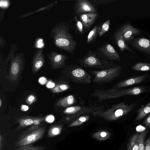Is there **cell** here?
I'll use <instances>...</instances> for the list:
<instances>
[{
	"mask_svg": "<svg viewBox=\"0 0 150 150\" xmlns=\"http://www.w3.org/2000/svg\"><path fill=\"white\" fill-rule=\"evenodd\" d=\"M95 6L88 1L77 0L76 1L74 9V14L76 15L88 13H97Z\"/></svg>",
	"mask_w": 150,
	"mask_h": 150,
	"instance_id": "cell-12",
	"label": "cell"
},
{
	"mask_svg": "<svg viewBox=\"0 0 150 150\" xmlns=\"http://www.w3.org/2000/svg\"><path fill=\"white\" fill-rule=\"evenodd\" d=\"M1 99H0V107H1Z\"/></svg>",
	"mask_w": 150,
	"mask_h": 150,
	"instance_id": "cell-42",
	"label": "cell"
},
{
	"mask_svg": "<svg viewBox=\"0 0 150 150\" xmlns=\"http://www.w3.org/2000/svg\"><path fill=\"white\" fill-rule=\"evenodd\" d=\"M59 132V130L58 128H55L52 130L53 133L55 134H57Z\"/></svg>",
	"mask_w": 150,
	"mask_h": 150,
	"instance_id": "cell-40",
	"label": "cell"
},
{
	"mask_svg": "<svg viewBox=\"0 0 150 150\" xmlns=\"http://www.w3.org/2000/svg\"><path fill=\"white\" fill-rule=\"evenodd\" d=\"M143 124L146 127L150 128V114L144 120Z\"/></svg>",
	"mask_w": 150,
	"mask_h": 150,
	"instance_id": "cell-30",
	"label": "cell"
},
{
	"mask_svg": "<svg viewBox=\"0 0 150 150\" xmlns=\"http://www.w3.org/2000/svg\"><path fill=\"white\" fill-rule=\"evenodd\" d=\"M145 88L143 86H136L129 88H114L107 90L94 89L90 96L98 98L97 103L104 100L115 98L127 95H137L144 92Z\"/></svg>",
	"mask_w": 150,
	"mask_h": 150,
	"instance_id": "cell-2",
	"label": "cell"
},
{
	"mask_svg": "<svg viewBox=\"0 0 150 150\" xmlns=\"http://www.w3.org/2000/svg\"><path fill=\"white\" fill-rule=\"evenodd\" d=\"M122 69V66L115 64L104 69L89 70V71L94 76L93 82L100 85L108 83L114 80L120 75Z\"/></svg>",
	"mask_w": 150,
	"mask_h": 150,
	"instance_id": "cell-4",
	"label": "cell"
},
{
	"mask_svg": "<svg viewBox=\"0 0 150 150\" xmlns=\"http://www.w3.org/2000/svg\"><path fill=\"white\" fill-rule=\"evenodd\" d=\"M108 107V105H76L68 108L65 109L63 112L64 114L67 115L66 117L67 121L72 122L81 115L85 114L93 115L94 112L105 110Z\"/></svg>",
	"mask_w": 150,
	"mask_h": 150,
	"instance_id": "cell-6",
	"label": "cell"
},
{
	"mask_svg": "<svg viewBox=\"0 0 150 150\" xmlns=\"http://www.w3.org/2000/svg\"><path fill=\"white\" fill-rule=\"evenodd\" d=\"M6 44V42L3 37L1 35H0V48L1 49L3 48Z\"/></svg>",
	"mask_w": 150,
	"mask_h": 150,
	"instance_id": "cell-34",
	"label": "cell"
},
{
	"mask_svg": "<svg viewBox=\"0 0 150 150\" xmlns=\"http://www.w3.org/2000/svg\"><path fill=\"white\" fill-rule=\"evenodd\" d=\"M90 118L89 115H81L74 120L69 125V127H74L81 125L88 121Z\"/></svg>",
	"mask_w": 150,
	"mask_h": 150,
	"instance_id": "cell-23",
	"label": "cell"
},
{
	"mask_svg": "<svg viewBox=\"0 0 150 150\" xmlns=\"http://www.w3.org/2000/svg\"><path fill=\"white\" fill-rule=\"evenodd\" d=\"M29 109L28 106L26 105H22L21 107V110L23 111H26Z\"/></svg>",
	"mask_w": 150,
	"mask_h": 150,
	"instance_id": "cell-39",
	"label": "cell"
},
{
	"mask_svg": "<svg viewBox=\"0 0 150 150\" xmlns=\"http://www.w3.org/2000/svg\"><path fill=\"white\" fill-rule=\"evenodd\" d=\"M55 84L51 81H49L47 84L46 86L48 88H53L55 86Z\"/></svg>",
	"mask_w": 150,
	"mask_h": 150,
	"instance_id": "cell-38",
	"label": "cell"
},
{
	"mask_svg": "<svg viewBox=\"0 0 150 150\" xmlns=\"http://www.w3.org/2000/svg\"><path fill=\"white\" fill-rule=\"evenodd\" d=\"M48 58L51 66L54 68H65L66 61L68 57L62 53L52 50L47 54Z\"/></svg>",
	"mask_w": 150,
	"mask_h": 150,
	"instance_id": "cell-11",
	"label": "cell"
},
{
	"mask_svg": "<svg viewBox=\"0 0 150 150\" xmlns=\"http://www.w3.org/2000/svg\"><path fill=\"white\" fill-rule=\"evenodd\" d=\"M33 123L36 125L38 124L39 123V122L37 120H34L33 121Z\"/></svg>",
	"mask_w": 150,
	"mask_h": 150,
	"instance_id": "cell-41",
	"label": "cell"
},
{
	"mask_svg": "<svg viewBox=\"0 0 150 150\" xmlns=\"http://www.w3.org/2000/svg\"><path fill=\"white\" fill-rule=\"evenodd\" d=\"M24 53L17 52L10 60L9 78L12 81L17 79L24 65L25 59Z\"/></svg>",
	"mask_w": 150,
	"mask_h": 150,
	"instance_id": "cell-8",
	"label": "cell"
},
{
	"mask_svg": "<svg viewBox=\"0 0 150 150\" xmlns=\"http://www.w3.org/2000/svg\"><path fill=\"white\" fill-rule=\"evenodd\" d=\"M111 135V133L109 132L101 130L94 133L92 135V137L98 141H103L108 139Z\"/></svg>",
	"mask_w": 150,
	"mask_h": 150,
	"instance_id": "cell-22",
	"label": "cell"
},
{
	"mask_svg": "<svg viewBox=\"0 0 150 150\" xmlns=\"http://www.w3.org/2000/svg\"><path fill=\"white\" fill-rule=\"evenodd\" d=\"M47 81L46 79L43 77L40 78L39 80V82L42 85L45 84L46 83Z\"/></svg>",
	"mask_w": 150,
	"mask_h": 150,
	"instance_id": "cell-37",
	"label": "cell"
},
{
	"mask_svg": "<svg viewBox=\"0 0 150 150\" xmlns=\"http://www.w3.org/2000/svg\"><path fill=\"white\" fill-rule=\"evenodd\" d=\"M54 120V117L52 115H50L48 116L46 118V121L50 123H51L53 122Z\"/></svg>",
	"mask_w": 150,
	"mask_h": 150,
	"instance_id": "cell-35",
	"label": "cell"
},
{
	"mask_svg": "<svg viewBox=\"0 0 150 150\" xmlns=\"http://www.w3.org/2000/svg\"><path fill=\"white\" fill-rule=\"evenodd\" d=\"M138 114L135 118V121H139L150 113V102L140 108L137 111Z\"/></svg>",
	"mask_w": 150,
	"mask_h": 150,
	"instance_id": "cell-20",
	"label": "cell"
},
{
	"mask_svg": "<svg viewBox=\"0 0 150 150\" xmlns=\"http://www.w3.org/2000/svg\"><path fill=\"white\" fill-rule=\"evenodd\" d=\"M136 105L135 103L128 105L124 102L113 105L109 108L95 112L92 115L95 117H101L106 120L114 121L128 114L133 110Z\"/></svg>",
	"mask_w": 150,
	"mask_h": 150,
	"instance_id": "cell-3",
	"label": "cell"
},
{
	"mask_svg": "<svg viewBox=\"0 0 150 150\" xmlns=\"http://www.w3.org/2000/svg\"><path fill=\"white\" fill-rule=\"evenodd\" d=\"M57 2V1H55L54 2L51 4L50 5H49L46 6L41 8L38 9L37 10L33 11V12H31V13H29L28 14L22 15L19 18H22L30 14L35 13L36 12H38L46 9H48L51 8L52 6H53L55 4H56Z\"/></svg>",
	"mask_w": 150,
	"mask_h": 150,
	"instance_id": "cell-28",
	"label": "cell"
},
{
	"mask_svg": "<svg viewBox=\"0 0 150 150\" xmlns=\"http://www.w3.org/2000/svg\"><path fill=\"white\" fill-rule=\"evenodd\" d=\"M112 38L119 48L120 50L125 54L124 51L127 50L132 54L135 55L134 52L127 45L122 35L117 30L114 33Z\"/></svg>",
	"mask_w": 150,
	"mask_h": 150,
	"instance_id": "cell-18",
	"label": "cell"
},
{
	"mask_svg": "<svg viewBox=\"0 0 150 150\" xmlns=\"http://www.w3.org/2000/svg\"><path fill=\"white\" fill-rule=\"evenodd\" d=\"M149 132V130H146L139 133L138 140V150H145V139Z\"/></svg>",
	"mask_w": 150,
	"mask_h": 150,
	"instance_id": "cell-25",
	"label": "cell"
},
{
	"mask_svg": "<svg viewBox=\"0 0 150 150\" xmlns=\"http://www.w3.org/2000/svg\"><path fill=\"white\" fill-rule=\"evenodd\" d=\"M35 98L32 95L30 96L27 100V102L29 104H31L35 100Z\"/></svg>",
	"mask_w": 150,
	"mask_h": 150,
	"instance_id": "cell-33",
	"label": "cell"
},
{
	"mask_svg": "<svg viewBox=\"0 0 150 150\" xmlns=\"http://www.w3.org/2000/svg\"><path fill=\"white\" fill-rule=\"evenodd\" d=\"M80 66L83 68H93L104 69L114 66L112 61L103 60L98 58L96 53L89 50L81 59L78 60Z\"/></svg>",
	"mask_w": 150,
	"mask_h": 150,
	"instance_id": "cell-7",
	"label": "cell"
},
{
	"mask_svg": "<svg viewBox=\"0 0 150 150\" xmlns=\"http://www.w3.org/2000/svg\"><path fill=\"white\" fill-rule=\"evenodd\" d=\"M134 49L150 56V39L140 37L135 38L129 43Z\"/></svg>",
	"mask_w": 150,
	"mask_h": 150,
	"instance_id": "cell-13",
	"label": "cell"
},
{
	"mask_svg": "<svg viewBox=\"0 0 150 150\" xmlns=\"http://www.w3.org/2000/svg\"><path fill=\"white\" fill-rule=\"evenodd\" d=\"M117 30L122 35L125 42L128 43L135 38V36L141 33L140 30L128 23L121 25Z\"/></svg>",
	"mask_w": 150,
	"mask_h": 150,
	"instance_id": "cell-10",
	"label": "cell"
},
{
	"mask_svg": "<svg viewBox=\"0 0 150 150\" xmlns=\"http://www.w3.org/2000/svg\"><path fill=\"white\" fill-rule=\"evenodd\" d=\"M79 100L74 95H70L61 99L57 103V105L59 107L65 109L74 106L76 105L79 103L83 105L85 102H78Z\"/></svg>",
	"mask_w": 150,
	"mask_h": 150,
	"instance_id": "cell-17",
	"label": "cell"
},
{
	"mask_svg": "<svg viewBox=\"0 0 150 150\" xmlns=\"http://www.w3.org/2000/svg\"><path fill=\"white\" fill-rule=\"evenodd\" d=\"M62 83L58 84L55 87V88L53 89L52 91L53 92L55 93H58L63 92L60 87V85Z\"/></svg>",
	"mask_w": 150,
	"mask_h": 150,
	"instance_id": "cell-32",
	"label": "cell"
},
{
	"mask_svg": "<svg viewBox=\"0 0 150 150\" xmlns=\"http://www.w3.org/2000/svg\"><path fill=\"white\" fill-rule=\"evenodd\" d=\"M132 69L138 71H150V64L147 62H139L133 66Z\"/></svg>",
	"mask_w": 150,
	"mask_h": 150,
	"instance_id": "cell-24",
	"label": "cell"
},
{
	"mask_svg": "<svg viewBox=\"0 0 150 150\" xmlns=\"http://www.w3.org/2000/svg\"><path fill=\"white\" fill-rule=\"evenodd\" d=\"M123 150H125V149Z\"/></svg>",
	"mask_w": 150,
	"mask_h": 150,
	"instance_id": "cell-43",
	"label": "cell"
},
{
	"mask_svg": "<svg viewBox=\"0 0 150 150\" xmlns=\"http://www.w3.org/2000/svg\"><path fill=\"white\" fill-rule=\"evenodd\" d=\"M98 15L99 14L97 12L85 13L77 15L83 25L85 33L93 25Z\"/></svg>",
	"mask_w": 150,
	"mask_h": 150,
	"instance_id": "cell-14",
	"label": "cell"
},
{
	"mask_svg": "<svg viewBox=\"0 0 150 150\" xmlns=\"http://www.w3.org/2000/svg\"><path fill=\"white\" fill-rule=\"evenodd\" d=\"M100 59L109 61H120V56L114 47L109 44H105L97 49L95 52Z\"/></svg>",
	"mask_w": 150,
	"mask_h": 150,
	"instance_id": "cell-9",
	"label": "cell"
},
{
	"mask_svg": "<svg viewBox=\"0 0 150 150\" xmlns=\"http://www.w3.org/2000/svg\"><path fill=\"white\" fill-rule=\"evenodd\" d=\"M64 72L67 78L76 83L88 84L91 82V75L77 64L66 65Z\"/></svg>",
	"mask_w": 150,
	"mask_h": 150,
	"instance_id": "cell-5",
	"label": "cell"
},
{
	"mask_svg": "<svg viewBox=\"0 0 150 150\" xmlns=\"http://www.w3.org/2000/svg\"><path fill=\"white\" fill-rule=\"evenodd\" d=\"M39 137L38 133H35L31 134L26 137L24 140V144H27L33 142L36 140Z\"/></svg>",
	"mask_w": 150,
	"mask_h": 150,
	"instance_id": "cell-29",
	"label": "cell"
},
{
	"mask_svg": "<svg viewBox=\"0 0 150 150\" xmlns=\"http://www.w3.org/2000/svg\"><path fill=\"white\" fill-rule=\"evenodd\" d=\"M110 24V19H108L105 22L100 24L98 36L100 37L103 35L108 31Z\"/></svg>",
	"mask_w": 150,
	"mask_h": 150,
	"instance_id": "cell-27",
	"label": "cell"
},
{
	"mask_svg": "<svg viewBox=\"0 0 150 150\" xmlns=\"http://www.w3.org/2000/svg\"><path fill=\"white\" fill-rule=\"evenodd\" d=\"M145 150H150V137L145 141Z\"/></svg>",
	"mask_w": 150,
	"mask_h": 150,
	"instance_id": "cell-31",
	"label": "cell"
},
{
	"mask_svg": "<svg viewBox=\"0 0 150 150\" xmlns=\"http://www.w3.org/2000/svg\"><path fill=\"white\" fill-rule=\"evenodd\" d=\"M139 134H135L129 139L127 144V150H138Z\"/></svg>",
	"mask_w": 150,
	"mask_h": 150,
	"instance_id": "cell-21",
	"label": "cell"
},
{
	"mask_svg": "<svg viewBox=\"0 0 150 150\" xmlns=\"http://www.w3.org/2000/svg\"><path fill=\"white\" fill-rule=\"evenodd\" d=\"M72 20L57 23L50 32V37L57 48L73 54L76 50V42L69 32L73 26Z\"/></svg>",
	"mask_w": 150,
	"mask_h": 150,
	"instance_id": "cell-1",
	"label": "cell"
},
{
	"mask_svg": "<svg viewBox=\"0 0 150 150\" xmlns=\"http://www.w3.org/2000/svg\"><path fill=\"white\" fill-rule=\"evenodd\" d=\"M43 50L42 48H38L34 53L32 61V71L34 73L38 71L44 65L45 59Z\"/></svg>",
	"mask_w": 150,
	"mask_h": 150,
	"instance_id": "cell-15",
	"label": "cell"
},
{
	"mask_svg": "<svg viewBox=\"0 0 150 150\" xmlns=\"http://www.w3.org/2000/svg\"><path fill=\"white\" fill-rule=\"evenodd\" d=\"M74 19L75 22V28L76 33L79 34H83L85 33L83 25L79 20L77 15H74Z\"/></svg>",
	"mask_w": 150,
	"mask_h": 150,
	"instance_id": "cell-26",
	"label": "cell"
},
{
	"mask_svg": "<svg viewBox=\"0 0 150 150\" xmlns=\"http://www.w3.org/2000/svg\"><path fill=\"white\" fill-rule=\"evenodd\" d=\"M33 123V121L31 119H27L25 120L24 123L26 125H32Z\"/></svg>",
	"mask_w": 150,
	"mask_h": 150,
	"instance_id": "cell-36",
	"label": "cell"
},
{
	"mask_svg": "<svg viewBox=\"0 0 150 150\" xmlns=\"http://www.w3.org/2000/svg\"><path fill=\"white\" fill-rule=\"evenodd\" d=\"M100 24H96L88 33L87 37V43L90 44L95 43L98 36Z\"/></svg>",
	"mask_w": 150,
	"mask_h": 150,
	"instance_id": "cell-19",
	"label": "cell"
},
{
	"mask_svg": "<svg viewBox=\"0 0 150 150\" xmlns=\"http://www.w3.org/2000/svg\"></svg>",
	"mask_w": 150,
	"mask_h": 150,
	"instance_id": "cell-44",
	"label": "cell"
},
{
	"mask_svg": "<svg viewBox=\"0 0 150 150\" xmlns=\"http://www.w3.org/2000/svg\"><path fill=\"white\" fill-rule=\"evenodd\" d=\"M148 74L127 79L117 83L112 88H121L133 85L138 84L143 81L147 77Z\"/></svg>",
	"mask_w": 150,
	"mask_h": 150,
	"instance_id": "cell-16",
	"label": "cell"
}]
</instances>
